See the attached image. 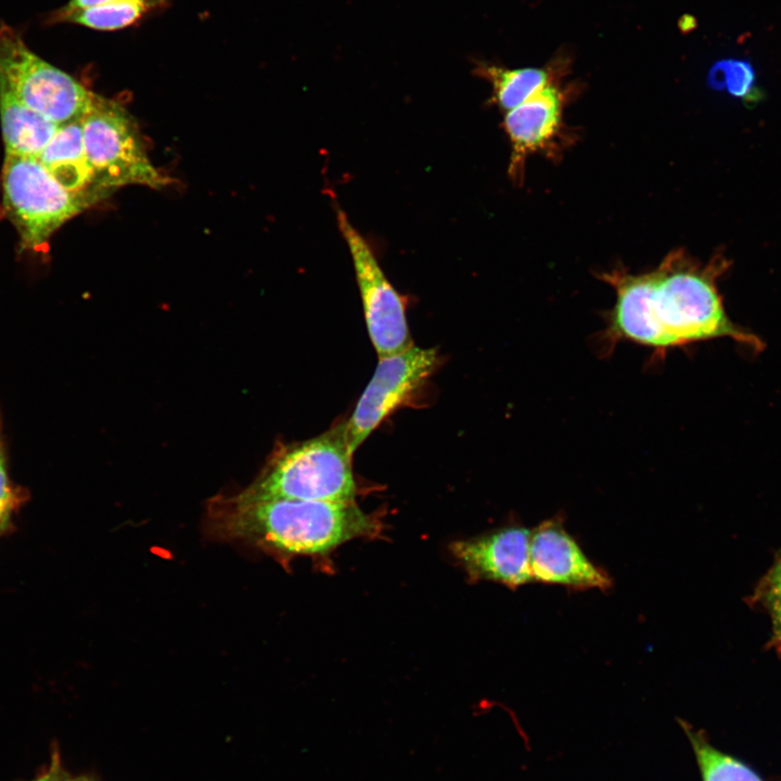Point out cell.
<instances>
[{
  "instance_id": "5bb4252c",
  "label": "cell",
  "mask_w": 781,
  "mask_h": 781,
  "mask_svg": "<svg viewBox=\"0 0 781 781\" xmlns=\"http://www.w3.org/2000/svg\"><path fill=\"white\" fill-rule=\"evenodd\" d=\"M679 724L693 750L702 781H767L742 758L714 746L702 730L686 720Z\"/></svg>"
},
{
  "instance_id": "ba28073f",
  "label": "cell",
  "mask_w": 781,
  "mask_h": 781,
  "mask_svg": "<svg viewBox=\"0 0 781 781\" xmlns=\"http://www.w3.org/2000/svg\"><path fill=\"white\" fill-rule=\"evenodd\" d=\"M436 361L434 348L414 345L379 358L370 382L346 422L347 441L353 454L380 423L425 382Z\"/></svg>"
},
{
  "instance_id": "3957f363",
  "label": "cell",
  "mask_w": 781,
  "mask_h": 781,
  "mask_svg": "<svg viewBox=\"0 0 781 781\" xmlns=\"http://www.w3.org/2000/svg\"><path fill=\"white\" fill-rule=\"evenodd\" d=\"M346 423L274 450L257 478L240 494L252 499L356 501Z\"/></svg>"
},
{
  "instance_id": "7a4b0ae2",
  "label": "cell",
  "mask_w": 781,
  "mask_h": 781,
  "mask_svg": "<svg viewBox=\"0 0 781 781\" xmlns=\"http://www.w3.org/2000/svg\"><path fill=\"white\" fill-rule=\"evenodd\" d=\"M207 529L244 541L278 558L325 556L358 538H375L381 521L356 501L252 499L218 495L207 505Z\"/></svg>"
},
{
  "instance_id": "9c48e42d",
  "label": "cell",
  "mask_w": 781,
  "mask_h": 781,
  "mask_svg": "<svg viewBox=\"0 0 781 781\" xmlns=\"http://www.w3.org/2000/svg\"><path fill=\"white\" fill-rule=\"evenodd\" d=\"M532 581L560 585L573 590H609V573L591 562L564 527L561 516L537 525L530 533Z\"/></svg>"
},
{
  "instance_id": "52a82bcc",
  "label": "cell",
  "mask_w": 781,
  "mask_h": 781,
  "mask_svg": "<svg viewBox=\"0 0 781 781\" xmlns=\"http://www.w3.org/2000/svg\"><path fill=\"white\" fill-rule=\"evenodd\" d=\"M335 214L338 230L351 256L368 333L379 358L410 347L413 343L402 297L388 281L372 247L346 213L336 206Z\"/></svg>"
},
{
  "instance_id": "6da1fadb",
  "label": "cell",
  "mask_w": 781,
  "mask_h": 781,
  "mask_svg": "<svg viewBox=\"0 0 781 781\" xmlns=\"http://www.w3.org/2000/svg\"><path fill=\"white\" fill-rule=\"evenodd\" d=\"M727 268L719 257L706 264L674 251L651 271L630 273L615 268L599 277L615 292L604 316L599 344L607 353L622 342L652 350L656 359L674 348L729 337L754 349L763 344L727 315L717 279Z\"/></svg>"
},
{
  "instance_id": "8992f818",
  "label": "cell",
  "mask_w": 781,
  "mask_h": 781,
  "mask_svg": "<svg viewBox=\"0 0 781 781\" xmlns=\"http://www.w3.org/2000/svg\"><path fill=\"white\" fill-rule=\"evenodd\" d=\"M0 74L30 108L56 125L79 120L93 92L37 55L12 26L0 23Z\"/></svg>"
},
{
  "instance_id": "44dd1931",
  "label": "cell",
  "mask_w": 781,
  "mask_h": 781,
  "mask_svg": "<svg viewBox=\"0 0 781 781\" xmlns=\"http://www.w3.org/2000/svg\"><path fill=\"white\" fill-rule=\"evenodd\" d=\"M111 1H114V0H69L65 5H63L62 8L57 9V10L63 11V12H68V11L81 10V9H87V8L104 4V3H107Z\"/></svg>"
},
{
  "instance_id": "9a60e30c",
  "label": "cell",
  "mask_w": 781,
  "mask_h": 781,
  "mask_svg": "<svg viewBox=\"0 0 781 781\" xmlns=\"http://www.w3.org/2000/svg\"><path fill=\"white\" fill-rule=\"evenodd\" d=\"M478 73L490 81L494 102L504 113L526 102L552 82L550 73L545 68L509 69L484 65L478 68Z\"/></svg>"
},
{
  "instance_id": "30bf717a",
  "label": "cell",
  "mask_w": 781,
  "mask_h": 781,
  "mask_svg": "<svg viewBox=\"0 0 781 781\" xmlns=\"http://www.w3.org/2000/svg\"><path fill=\"white\" fill-rule=\"evenodd\" d=\"M530 533L526 527L511 525L454 541L450 550L470 581H494L514 590L533 582Z\"/></svg>"
},
{
  "instance_id": "5b68a950",
  "label": "cell",
  "mask_w": 781,
  "mask_h": 781,
  "mask_svg": "<svg viewBox=\"0 0 781 781\" xmlns=\"http://www.w3.org/2000/svg\"><path fill=\"white\" fill-rule=\"evenodd\" d=\"M2 206L23 248L44 252L50 238L85 207L33 156L5 153Z\"/></svg>"
},
{
  "instance_id": "7402d4cb",
  "label": "cell",
  "mask_w": 781,
  "mask_h": 781,
  "mask_svg": "<svg viewBox=\"0 0 781 781\" xmlns=\"http://www.w3.org/2000/svg\"><path fill=\"white\" fill-rule=\"evenodd\" d=\"M72 781H98V780L95 778H93L92 776L82 774V776L73 778Z\"/></svg>"
},
{
  "instance_id": "d6986e66",
  "label": "cell",
  "mask_w": 781,
  "mask_h": 781,
  "mask_svg": "<svg viewBox=\"0 0 781 781\" xmlns=\"http://www.w3.org/2000/svg\"><path fill=\"white\" fill-rule=\"evenodd\" d=\"M16 503V494L10 485L0 450V532L5 527Z\"/></svg>"
},
{
  "instance_id": "277c9868",
  "label": "cell",
  "mask_w": 781,
  "mask_h": 781,
  "mask_svg": "<svg viewBox=\"0 0 781 781\" xmlns=\"http://www.w3.org/2000/svg\"><path fill=\"white\" fill-rule=\"evenodd\" d=\"M81 125L87 159L107 193L128 184L161 189L169 182L151 163L137 124L120 103L93 93Z\"/></svg>"
},
{
  "instance_id": "ac0fdd59",
  "label": "cell",
  "mask_w": 781,
  "mask_h": 781,
  "mask_svg": "<svg viewBox=\"0 0 781 781\" xmlns=\"http://www.w3.org/2000/svg\"><path fill=\"white\" fill-rule=\"evenodd\" d=\"M754 79V69L746 61L719 62L712 73L714 85L726 88L737 97L746 95L753 88Z\"/></svg>"
},
{
  "instance_id": "8fae6325",
  "label": "cell",
  "mask_w": 781,
  "mask_h": 781,
  "mask_svg": "<svg viewBox=\"0 0 781 781\" xmlns=\"http://www.w3.org/2000/svg\"><path fill=\"white\" fill-rule=\"evenodd\" d=\"M564 94L553 82L507 112L503 128L511 143L508 172L522 182L527 156L554 144L563 129Z\"/></svg>"
},
{
  "instance_id": "2e32d148",
  "label": "cell",
  "mask_w": 781,
  "mask_h": 781,
  "mask_svg": "<svg viewBox=\"0 0 781 781\" xmlns=\"http://www.w3.org/2000/svg\"><path fill=\"white\" fill-rule=\"evenodd\" d=\"M158 1L114 0L81 10H55L48 16V23H73L95 30H116L136 23L148 10L157 5Z\"/></svg>"
},
{
  "instance_id": "7c38bea8",
  "label": "cell",
  "mask_w": 781,
  "mask_h": 781,
  "mask_svg": "<svg viewBox=\"0 0 781 781\" xmlns=\"http://www.w3.org/2000/svg\"><path fill=\"white\" fill-rule=\"evenodd\" d=\"M36 158L85 209L107 195L87 159L81 119L59 126Z\"/></svg>"
},
{
  "instance_id": "e0dca14e",
  "label": "cell",
  "mask_w": 781,
  "mask_h": 781,
  "mask_svg": "<svg viewBox=\"0 0 781 781\" xmlns=\"http://www.w3.org/2000/svg\"><path fill=\"white\" fill-rule=\"evenodd\" d=\"M754 605L761 606L771 623L769 644L781 651V549L773 563L756 585L748 599Z\"/></svg>"
},
{
  "instance_id": "4fadbf2b",
  "label": "cell",
  "mask_w": 781,
  "mask_h": 781,
  "mask_svg": "<svg viewBox=\"0 0 781 781\" xmlns=\"http://www.w3.org/2000/svg\"><path fill=\"white\" fill-rule=\"evenodd\" d=\"M0 121L5 153L37 157L59 125L26 105L0 74Z\"/></svg>"
},
{
  "instance_id": "ffe728a7",
  "label": "cell",
  "mask_w": 781,
  "mask_h": 781,
  "mask_svg": "<svg viewBox=\"0 0 781 781\" xmlns=\"http://www.w3.org/2000/svg\"><path fill=\"white\" fill-rule=\"evenodd\" d=\"M63 765L57 745H53L49 763L29 781H72Z\"/></svg>"
}]
</instances>
